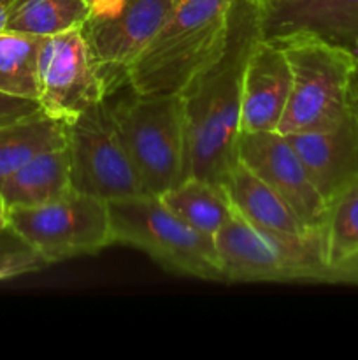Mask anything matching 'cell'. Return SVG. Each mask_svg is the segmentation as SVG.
<instances>
[{
  "instance_id": "cell-22",
  "label": "cell",
  "mask_w": 358,
  "mask_h": 360,
  "mask_svg": "<svg viewBox=\"0 0 358 360\" xmlns=\"http://www.w3.org/2000/svg\"><path fill=\"white\" fill-rule=\"evenodd\" d=\"M48 264L11 229L0 234V281L39 273Z\"/></svg>"
},
{
  "instance_id": "cell-13",
  "label": "cell",
  "mask_w": 358,
  "mask_h": 360,
  "mask_svg": "<svg viewBox=\"0 0 358 360\" xmlns=\"http://www.w3.org/2000/svg\"><path fill=\"white\" fill-rule=\"evenodd\" d=\"M291 90V70L277 42L260 35L242 76L241 132L277 130Z\"/></svg>"
},
{
  "instance_id": "cell-10",
  "label": "cell",
  "mask_w": 358,
  "mask_h": 360,
  "mask_svg": "<svg viewBox=\"0 0 358 360\" xmlns=\"http://www.w3.org/2000/svg\"><path fill=\"white\" fill-rule=\"evenodd\" d=\"M237 160L263 179L290 206L307 231H323L329 202L316 188L286 136L277 130L241 132Z\"/></svg>"
},
{
  "instance_id": "cell-14",
  "label": "cell",
  "mask_w": 358,
  "mask_h": 360,
  "mask_svg": "<svg viewBox=\"0 0 358 360\" xmlns=\"http://www.w3.org/2000/svg\"><path fill=\"white\" fill-rule=\"evenodd\" d=\"M262 37L311 32L344 46L358 48V0H277L260 13Z\"/></svg>"
},
{
  "instance_id": "cell-7",
  "label": "cell",
  "mask_w": 358,
  "mask_h": 360,
  "mask_svg": "<svg viewBox=\"0 0 358 360\" xmlns=\"http://www.w3.org/2000/svg\"><path fill=\"white\" fill-rule=\"evenodd\" d=\"M9 229L48 266L112 245L107 200L77 190L41 206H9Z\"/></svg>"
},
{
  "instance_id": "cell-1",
  "label": "cell",
  "mask_w": 358,
  "mask_h": 360,
  "mask_svg": "<svg viewBox=\"0 0 358 360\" xmlns=\"http://www.w3.org/2000/svg\"><path fill=\"white\" fill-rule=\"evenodd\" d=\"M260 35V11L248 0H235L221 53L179 94L186 139L183 179L202 178L223 185L237 164L242 76Z\"/></svg>"
},
{
  "instance_id": "cell-20",
  "label": "cell",
  "mask_w": 358,
  "mask_h": 360,
  "mask_svg": "<svg viewBox=\"0 0 358 360\" xmlns=\"http://www.w3.org/2000/svg\"><path fill=\"white\" fill-rule=\"evenodd\" d=\"M90 16L86 0H14L6 30L49 37L83 27Z\"/></svg>"
},
{
  "instance_id": "cell-25",
  "label": "cell",
  "mask_w": 358,
  "mask_h": 360,
  "mask_svg": "<svg viewBox=\"0 0 358 360\" xmlns=\"http://www.w3.org/2000/svg\"><path fill=\"white\" fill-rule=\"evenodd\" d=\"M7 229H9V206H7L6 199L0 193V234Z\"/></svg>"
},
{
  "instance_id": "cell-17",
  "label": "cell",
  "mask_w": 358,
  "mask_h": 360,
  "mask_svg": "<svg viewBox=\"0 0 358 360\" xmlns=\"http://www.w3.org/2000/svg\"><path fill=\"white\" fill-rule=\"evenodd\" d=\"M70 190L74 188L67 146L37 155L0 186L7 206H41L67 195Z\"/></svg>"
},
{
  "instance_id": "cell-12",
  "label": "cell",
  "mask_w": 358,
  "mask_h": 360,
  "mask_svg": "<svg viewBox=\"0 0 358 360\" xmlns=\"http://www.w3.org/2000/svg\"><path fill=\"white\" fill-rule=\"evenodd\" d=\"M286 137L326 202L358 179V122L351 109Z\"/></svg>"
},
{
  "instance_id": "cell-26",
  "label": "cell",
  "mask_w": 358,
  "mask_h": 360,
  "mask_svg": "<svg viewBox=\"0 0 358 360\" xmlns=\"http://www.w3.org/2000/svg\"><path fill=\"white\" fill-rule=\"evenodd\" d=\"M14 0H0V32L6 30L7 23V14H9L11 6H13Z\"/></svg>"
},
{
  "instance_id": "cell-8",
  "label": "cell",
  "mask_w": 358,
  "mask_h": 360,
  "mask_svg": "<svg viewBox=\"0 0 358 360\" xmlns=\"http://www.w3.org/2000/svg\"><path fill=\"white\" fill-rule=\"evenodd\" d=\"M72 188L104 200L146 193L107 101L67 123Z\"/></svg>"
},
{
  "instance_id": "cell-4",
  "label": "cell",
  "mask_w": 358,
  "mask_h": 360,
  "mask_svg": "<svg viewBox=\"0 0 358 360\" xmlns=\"http://www.w3.org/2000/svg\"><path fill=\"white\" fill-rule=\"evenodd\" d=\"M107 207L112 245L133 246L174 273L225 280L214 238L181 220L158 195L140 193L107 200Z\"/></svg>"
},
{
  "instance_id": "cell-23",
  "label": "cell",
  "mask_w": 358,
  "mask_h": 360,
  "mask_svg": "<svg viewBox=\"0 0 358 360\" xmlns=\"http://www.w3.org/2000/svg\"><path fill=\"white\" fill-rule=\"evenodd\" d=\"M42 111L37 101L0 94V127Z\"/></svg>"
},
{
  "instance_id": "cell-2",
  "label": "cell",
  "mask_w": 358,
  "mask_h": 360,
  "mask_svg": "<svg viewBox=\"0 0 358 360\" xmlns=\"http://www.w3.org/2000/svg\"><path fill=\"white\" fill-rule=\"evenodd\" d=\"M234 2L174 0L154 37L126 69L133 94H181L223 49Z\"/></svg>"
},
{
  "instance_id": "cell-21",
  "label": "cell",
  "mask_w": 358,
  "mask_h": 360,
  "mask_svg": "<svg viewBox=\"0 0 358 360\" xmlns=\"http://www.w3.org/2000/svg\"><path fill=\"white\" fill-rule=\"evenodd\" d=\"M42 41L21 32H0V94L37 101Z\"/></svg>"
},
{
  "instance_id": "cell-24",
  "label": "cell",
  "mask_w": 358,
  "mask_h": 360,
  "mask_svg": "<svg viewBox=\"0 0 358 360\" xmlns=\"http://www.w3.org/2000/svg\"><path fill=\"white\" fill-rule=\"evenodd\" d=\"M350 109L351 112L354 115L358 122V70L354 74L353 81H351V88H350Z\"/></svg>"
},
{
  "instance_id": "cell-18",
  "label": "cell",
  "mask_w": 358,
  "mask_h": 360,
  "mask_svg": "<svg viewBox=\"0 0 358 360\" xmlns=\"http://www.w3.org/2000/svg\"><path fill=\"white\" fill-rule=\"evenodd\" d=\"M181 220L214 238L235 214V207L221 183L186 178L158 195Z\"/></svg>"
},
{
  "instance_id": "cell-19",
  "label": "cell",
  "mask_w": 358,
  "mask_h": 360,
  "mask_svg": "<svg viewBox=\"0 0 358 360\" xmlns=\"http://www.w3.org/2000/svg\"><path fill=\"white\" fill-rule=\"evenodd\" d=\"M67 146V123L44 111L0 127V186L44 151Z\"/></svg>"
},
{
  "instance_id": "cell-16",
  "label": "cell",
  "mask_w": 358,
  "mask_h": 360,
  "mask_svg": "<svg viewBox=\"0 0 358 360\" xmlns=\"http://www.w3.org/2000/svg\"><path fill=\"white\" fill-rule=\"evenodd\" d=\"M323 246L332 283L358 285V179L329 202Z\"/></svg>"
},
{
  "instance_id": "cell-28",
  "label": "cell",
  "mask_w": 358,
  "mask_h": 360,
  "mask_svg": "<svg viewBox=\"0 0 358 360\" xmlns=\"http://www.w3.org/2000/svg\"><path fill=\"white\" fill-rule=\"evenodd\" d=\"M86 2L90 4V9H91V7H95V6H97V4H100L102 0H86Z\"/></svg>"
},
{
  "instance_id": "cell-6",
  "label": "cell",
  "mask_w": 358,
  "mask_h": 360,
  "mask_svg": "<svg viewBox=\"0 0 358 360\" xmlns=\"http://www.w3.org/2000/svg\"><path fill=\"white\" fill-rule=\"evenodd\" d=\"M119 134L146 193L160 195L185 174V116L179 94L139 95L112 105Z\"/></svg>"
},
{
  "instance_id": "cell-5",
  "label": "cell",
  "mask_w": 358,
  "mask_h": 360,
  "mask_svg": "<svg viewBox=\"0 0 358 360\" xmlns=\"http://www.w3.org/2000/svg\"><path fill=\"white\" fill-rule=\"evenodd\" d=\"M225 281L332 283L323 231L279 236L260 231L235 213L214 236Z\"/></svg>"
},
{
  "instance_id": "cell-27",
  "label": "cell",
  "mask_w": 358,
  "mask_h": 360,
  "mask_svg": "<svg viewBox=\"0 0 358 360\" xmlns=\"http://www.w3.org/2000/svg\"><path fill=\"white\" fill-rule=\"evenodd\" d=\"M248 2L251 4L253 7H256V9H258L260 13H263V11H265L267 7H270L274 2H277V0H248Z\"/></svg>"
},
{
  "instance_id": "cell-9",
  "label": "cell",
  "mask_w": 358,
  "mask_h": 360,
  "mask_svg": "<svg viewBox=\"0 0 358 360\" xmlns=\"http://www.w3.org/2000/svg\"><path fill=\"white\" fill-rule=\"evenodd\" d=\"M107 97V76L83 27L44 37L37 102L48 116L70 123Z\"/></svg>"
},
{
  "instance_id": "cell-15",
  "label": "cell",
  "mask_w": 358,
  "mask_h": 360,
  "mask_svg": "<svg viewBox=\"0 0 358 360\" xmlns=\"http://www.w3.org/2000/svg\"><path fill=\"white\" fill-rule=\"evenodd\" d=\"M223 186L234 204L235 213L260 231L279 236H304L316 232L307 231L290 206L242 162L237 160L230 169Z\"/></svg>"
},
{
  "instance_id": "cell-3",
  "label": "cell",
  "mask_w": 358,
  "mask_h": 360,
  "mask_svg": "<svg viewBox=\"0 0 358 360\" xmlns=\"http://www.w3.org/2000/svg\"><path fill=\"white\" fill-rule=\"evenodd\" d=\"M267 39V37H265ZM286 55L291 90L277 132L283 136L323 125L350 109L357 56L344 46L311 32L272 37Z\"/></svg>"
},
{
  "instance_id": "cell-11",
  "label": "cell",
  "mask_w": 358,
  "mask_h": 360,
  "mask_svg": "<svg viewBox=\"0 0 358 360\" xmlns=\"http://www.w3.org/2000/svg\"><path fill=\"white\" fill-rule=\"evenodd\" d=\"M174 0H102L90 9L83 30L107 70L126 72L164 23Z\"/></svg>"
}]
</instances>
